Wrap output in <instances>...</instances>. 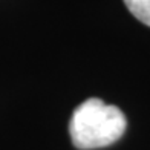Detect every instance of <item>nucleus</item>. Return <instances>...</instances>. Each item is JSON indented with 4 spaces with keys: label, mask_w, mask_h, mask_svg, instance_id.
Instances as JSON below:
<instances>
[{
    "label": "nucleus",
    "mask_w": 150,
    "mask_h": 150,
    "mask_svg": "<svg viewBox=\"0 0 150 150\" xmlns=\"http://www.w3.org/2000/svg\"><path fill=\"white\" fill-rule=\"evenodd\" d=\"M127 120L117 106L100 98H89L77 106L69 122L74 146L81 150L107 147L126 132Z\"/></svg>",
    "instance_id": "1"
},
{
    "label": "nucleus",
    "mask_w": 150,
    "mask_h": 150,
    "mask_svg": "<svg viewBox=\"0 0 150 150\" xmlns=\"http://www.w3.org/2000/svg\"><path fill=\"white\" fill-rule=\"evenodd\" d=\"M124 3L139 22L150 26V0H124Z\"/></svg>",
    "instance_id": "2"
}]
</instances>
